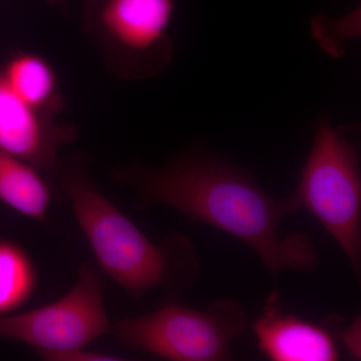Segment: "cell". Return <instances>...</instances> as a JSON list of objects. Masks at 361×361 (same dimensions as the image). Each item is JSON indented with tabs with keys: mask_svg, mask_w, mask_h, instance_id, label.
<instances>
[{
	"mask_svg": "<svg viewBox=\"0 0 361 361\" xmlns=\"http://www.w3.org/2000/svg\"><path fill=\"white\" fill-rule=\"evenodd\" d=\"M37 270L18 244L0 240V316L20 310L35 293Z\"/></svg>",
	"mask_w": 361,
	"mask_h": 361,
	"instance_id": "obj_11",
	"label": "cell"
},
{
	"mask_svg": "<svg viewBox=\"0 0 361 361\" xmlns=\"http://www.w3.org/2000/svg\"><path fill=\"white\" fill-rule=\"evenodd\" d=\"M51 116L20 99L0 71V149L39 171H54L59 149L75 139V130L56 125Z\"/></svg>",
	"mask_w": 361,
	"mask_h": 361,
	"instance_id": "obj_7",
	"label": "cell"
},
{
	"mask_svg": "<svg viewBox=\"0 0 361 361\" xmlns=\"http://www.w3.org/2000/svg\"><path fill=\"white\" fill-rule=\"evenodd\" d=\"M51 4H65L68 0H49Z\"/></svg>",
	"mask_w": 361,
	"mask_h": 361,
	"instance_id": "obj_14",
	"label": "cell"
},
{
	"mask_svg": "<svg viewBox=\"0 0 361 361\" xmlns=\"http://www.w3.org/2000/svg\"><path fill=\"white\" fill-rule=\"evenodd\" d=\"M248 326L237 301L219 299L206 310L170 303L141 316H127L113 325L126 348L171 361L230 360L232 342Z\"/></svg>",
	"mask_w": 361,
	"mask_h": 361,
	"instance_id": "obj_4",
	"label": "cell"
},
{
	"mask_svg": "<svg viewBox=\"0 0 361 361\" xmlns=\"http://www.w3.org/2000/svg\"><path fill=\"white\" fill-rule=\"evenodd\" d=\"M299 208L314 216L361 271V177L357 149L329 118L316 123L314 139L293 194Z\"/></svg>",
	"mask_w": 361,
	"mask_h": 361,
	"instance_id": "obj_3",
	"label": "cell"
},
{
	"mask_svg": "<svg viewBox=\"0 0 361 361\" xmlns=\"http://www.w3.org/2000/svg\"><path fill=\"white\" fill-rule=\"evenodd\" d=\"M360 317L355 318L346 329L341 331L342 345L353 357L360 360Z\"/></svg>",
	"mask_w": 361,
	"mask_h": 361,
	"instance_id": "obj_13",
	"label": "cell"
},
{
	"mask_svg": "<svg viewBox=\"0 0 361 361\" xmlns=\"http://www.w3.org/2000/svg\"><path fill=\"white\" fill-rule=\"evenodd\" d=\"M44 360L49 361H116L123 360L121 356L110 353H96L87 350V348L47 356Z\"/></svg>",
	"mask_w": 361,
	"mask_h": 361,
	"instance_id": "obj_12",
	"label": "cell"
},
{
	"mask_svg": "<svg viewBox=\"0 0 361 361\" xmlns=\"http://www.w3.org/2000/svg\"><path fill=\"white\" fill-rule=\"evenodd\" d=\"M261 353L273 361H336L341 353L324 325L285 312L278 292L268 296L252 325Z\"/></svg>",
	"mask_w": 361,
	"mask_h": 361,
	"instance_id": "obj_8",
	"label": "cell"
},
{
	"mask_svg": "<svg viewBox=\"0 0 361 361\" xmlns=\"http://www.w3.org/2000/svg\"><path fill=\"white\" fill-rule=\"evenodd\" d=\"M104 291L99 268L85 262L78 269L73 286L58 300L0 316V338L27 344L42 360L87 348L113 330Z\"/></svg>",
	"mask_w": 361,
	"mask_h": 361,
	"instance_id": "obj_5",
	"label": "cell"
},
{
	"mask_svg": "<svg viewBox=\"0 0 361 361\" xmlns=\"http://www.w3.org/2000/svg\"><path fill=\"white\" fill-rule=\"evenodd\" d=\"M59 179L97 264L130 296L155 289L182 293L196 285L200 262L188 237L152 241L97 188L82 159L66 161Z\"/></svg>",
	"mask_w": 361,
	"mask_h": 361,
	"instance_id": "obj_2",
	"label": "cell"
},
{
	"mask_svg": "<svg viewBox=\"0 0 361 361\" xmlns=\"http://www.w3.org/2000/svg\"><path fill=\"white\" fill-rule=\"evenodd\" d=\"M174 0H104L97 27L116 51L123 75L149 78L163 70L173 56L170 28Z\"/></svg>",
	"mask_w": 361,
	"mask_h": 361,
	"instance_id": "obj_6",
	"label": "cell"
},
{
	"mask_svg": "<svg viewBox=\"0 0 361 361\" xmlns=\"http://www.w3.org/2000/svg\"><path fill=\"white\" fill-rule=\"evenodd\" d=\"M1 71L11 90L33 108L51 115L59 110L58 77L47 59L32 52H20Z\"/></svg>",
	"mask_w": 361,
	"mask_h": 361,
	"instance_id": "obj_10",
	"label": "cell"
},
{
	"mask_svg": "<svg viewBox=\"0 0 361 361\" xmlns=\"http://www.w3.org/2000/svg\"><path fill=\"white\" fill-rule=\"evenodd\" d=\"M115 179L135 194V207L165 206L187 219L212 226L248 246L273 280L283 271L312 273L319 256L310 235L282 236L280 226L299 210L293 196L268 193L250 170L194 147L159 169L132 164Z\"/></svg>",
	"mask_w": 361,
	"mask_h": 361,
	"instance_id": "obj_1",
	"label": "cell"
},
{
	"mask_svg": "<svg viewBox=\"0 0 361 361\" xmlns=\"http://www.w3.org/2000/svg\"><path fill=\"white\" fill-rule=\"evenodd\" d=\"M51 188L39 169L0 149V201L20 215L44 223L51 208Z\"/></svg>",
	"mask_w": 361,
	"mask_h": 361,
	"instance_id": "obj_9",
	"label": "cell"
}]
</instances>
